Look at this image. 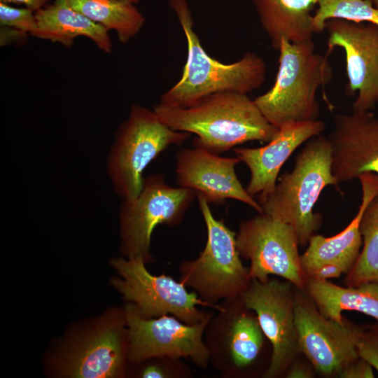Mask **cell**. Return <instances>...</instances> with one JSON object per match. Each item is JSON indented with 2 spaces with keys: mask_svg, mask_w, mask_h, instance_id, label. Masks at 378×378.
Returning a JSON list of instances; mask_svg holds the SVG:
<instances>
[{
  "mask_svg": "<svg viewBox=\"0 0 378 378\" xmlns=\"http://www.w3.org/2000/svg\"><path fill=\"white\" fill-rule=\"evenodd\" d=\"M154 111L170 128L195 134L194 146L220 155L250 141L269 142L278 132L248 94L220 92L188 107L158 103Z\"/></svg>",
  "mask_w": 378,
  "mask_h": 378,
  "instance_id": "cell-1",
  "label": "cell"
},
{
  "mask_svg": "<svg viewBox=\"0 0 378 378\" xmlns=\"http://www.w3.org/2000/svg\"><path fill=\"white\" fill-rule=\"evenodd\" d=\"M278 51L275 81L254 99L255 104L277 128L290 122L318 120L317 91L332 78L328 57L316 52L313 39L296 43L282 38Z\"/></svg>",
  "mask_w": 378,
  "mask_h": 378,
  "instance_id": "cell-3",
  "label": "cell"
},
{
  "mask_svg": "<svg viewBox=\"0 0 378 378\" xmlns=\"http://www.w3.org/2000/svg\"><path fill=\"white\" fill-rule=\"evenodd\" d=\"M328 139L332 172L338 183L365 172L378 175V118L372 113L353 111L337 115Z\"/></svg>",
  "mask_w": 378,
  "mask_h": 378,
  "instance_id": "cell-17",
  "label": "cell"
},
{
  "mask_svg": "<svg viewBox=\"0 0 378 378\" xmlns=\"http://www.w3.org/2000/svg\"><path fill=\"white\" fill-rule=\"evenodd\" d=\"M197 196L183 187H172L160 174L144 178L137 197L122 200L119 210L120 252L127 258L153 261L150 254L152 233L158 225L180 224Z\"/></svg>",
  "mask_w": 378,
  "mask_h": 378,
  "instance_id": "cell-7",
  "label": "cell"
},
{
  "mask_svg": "<svg viewBox=\"0 0 378 378\" xmlns=\"http://www.w3.org/2000/svg\"><path fill=\"white\" fill-rule=\"evenodd\" d=\"M125 1H127L132 2L133 4H136V3L139 2V0H125Z\"/></svg>",
  "mask_w": 378,
  "mask_h": 378,
  "instance_id": "cell-34",
  "label": "cell"
},
{
  "mask_svg": "<svg viewBox=\"0 0 378 378\" xmlns=\"http://www.w3.org/2000/svg\"><path fill=\"white\" fill-rule=\"evenodd\" d=\"M260 22L278 51L281 41L302 43L315 34L312 11L318 0H252Z\"/></svg>",
  "mask_w": 378,
  "mask_h": 378,
  "instance_id": "cell-21",
  "label": "cell"
},
{
  "mask_svg": "<svg viewBox=\"0 0 378 378\" xmlns=\"http://www.w3.org/2000/svg\"><path fill=\"white\" fill-rule=\"evenodd\" d=\"M289 378H309L312 377V372L301 365H294L287 373Z\"/></svg>",
  "mask_w": 378,
  "mask_h": 378,
  "instance_id": "cell-32",
  "label": "cell"
},
{
  "mask_svg": "<svg viewBox=\"0 0 378 378\" xmlns=\"http://www.w3.org/2000/svg\"><path fill=\"white\" fill-rule=\"evenodd\" d=\"M0 24L31 34L37 28L35 12L29 8H18L0 1Z\"/></svg>",
  "mask_w": 378,
  "mask_h": 378,
  "instance_id": "cell-27",
  "label": "cell"
},
{
  "mask_svg": "<svg viewBox=\"0 0 378 378\" xmlns=\"http://www.w3.org/2000/svg\"><path fill=\"white\" fill-rule=\"evenodd\" d=\"M190 136L170 128L154 110L132 104L115 132L107 158V173L115 193L122 200L137 197L147 166L169 146L180 145Z\"/></svg>",
  "mask_w": 378,
  "mask_h": 378,
  "instance_id": "cell-5",
  "label": "cell"
},
{
  "mask_svg": "<svg viewBox=\"0 0 378 378\" xmlns=\"http://www.w3.org/2000/svg\"><path fill=\"white\" fill-rule=\"evenodd\" d=\"M376 8H378V0H369Z\"/></svg>",
  "mask_w": 378,
  "mask_h": 378,
  "instance_id": "cell-33",
  "label": "cell"
},
{
  "mask_svg": "<svg viewBox=\"0 0 378 378\" xmlns=\"http://www.w3.org/2000/svg\"><path fill=\"white\" fill-rule=\"evenodd\" d=\"M313 15L314 32L321 33L326 22L332 18L378 26V8L369 0H318Z\"/></svg>",
  "mask_w": 378,
  "mask_h": 378,
  "instance_id": "cell-25",
  "label": "cell"
},
{
  "mask_svg": "<svg viewBox=\"0 0 378 378\" xmlns=\"http://www.w3.org/2000/svg\"><path fill=\"white\" fill-rule=\"evenodd\" d=\"M319 120L290 122L279 128L267 144L259 148H236V157L249 169L248 193L258 196L260 204L274 191L279 173L293 151L325 130Z\"/></svg>",
  "mask_w": 378,
  "mask_h": 378,
  "instance_id": "cell-18",
  "label": "cell"
},
{
  "mask_svg": "<svg viewBox=\"0 0 378 378\" xmlns=\"http://www.w3.org/2000/svg\"><path fill=\"white\" fill-rule=\"evenodd\" d=\"M129 332L130 365L155 356H171L190 360L199 368L209 366V356L204 332L213 316L188 325L172 315L145 318L134 306L124 307Z\"/></svg>",
  "mask_w": 378,
  "mask_h": 378,
  "instance_id": "cell-12",
  "label": "cell"
},
{
  "mask_svg": "<svg viewBox=\"0 0 378 378\" xmlns=\"http://www.w3.org/2000/svg\"><path fill=\"white\" fill-rule=\"evenodd\" d=\"M55 1V0H0L1 2L7 4L23 5L25 8H29L34 12Z\"/></svg>",
  "mask_w": 378,
  "mask_h": 378,
  "instance_id": "cell-31",
  "label": "cell"
},
{
  "mask_svg": "<svg viewBox=\"0 0 378 378\" xmlns=\"http://www.w3.org/2000/svg\"><path fill=\"white\" fill-rule=\"evenodd\" d=\"M207 232L206 245L194 260L179 266L180 281L192 288L211 308L225 300L241 297L251 278L241 262L237 234L214 216L209 204L197 195Z\"/></svg>",
  "mask_w": 378,
  "mask_h": 378,
  "instance_id": "cell-6",
  "label": "cell"
},
{
  "mask_svg": "<svg viewBox=\"0 0 378 378\" xmlns=\"http://www.w3.org/2000/svg\"><path fill=\"white\" fill-rule=\"evenodd\" d=\"M127 375L138 378H190L192 372L182 358L155 356L130 364Z\"/></svg>",
  "mask_w": 378,
  "mask_h": 378,
  "instance_id": "cell-26",
  "label": "cell"
},
{
  "mask_svg": "<svg viewBox=\"0 0 378 378\" xmlns=\"http://www.w3.org/2000/svg\"><path fill=\"white\" fill-rule=\"evenodd\" d=\"M331 147L321 134L307 141L290 172L284 174L274 191L260 204L263 213L294 230L299 244L305 245L319 227L314 207L321 191L338 181L332 172Z\"/></svg>",
  "mask_w": 378,
  "mask_h": 378,
  "instance_id": "cell-4",
  "label": "cell"
},
{
  "mask_svg": "<svg viewBox=\"0 0 378 378\" xmlns=\"http://www.w3.org/2000/svg\"><path fill=\"white\" fill-rule=\"evenodd\" d=\"M218 304L204 332L209 363L224 378L240 377L260 358L266 337L241 297Z\"/></svg>",
  "mask_w": 378,
  "mask_h": 378,
  "instance_id": "cell-10",
  "label": "cell"
},
{
  "mask_svg": "<svg viewBox=\"0 0 378 378\" xmlns=\"http://www.w3.org/2000/svg\"><path fill=\"white\" fill-rule=\"evenodd\" d=\"M294 311L299 349L317 371L338 374L359 358L356 346L358 328L326 318L302 295L295 297Z\"/></svg>",
  "mask_w": 378,
  "mask_h": 378,
  "instance_id": "cell-15",
  "label": "cell"
},
{
  "mask_svg": "<svg viewBox=\"0 0 378 378\" xmlns=\"http://www.w3.org/2000/svg\"><path fill=\"white\" fill-rule=\"evenodd\" d=\"M128 354L125 309L115 308L68 340L56 358L55 370L66 377H125Z\"/></svg>",
  "mask_w": 378,
  "mask_h": 378,
  "instance_id": "cell-8",
  "label": "cell"
},
{
  "mask_svg": "<svg viewBox=\"0 0 378 378\" xmlns=\"http://www.w3.org/2000/svg\"><path fill=\"white\" fill-rule=\"evenodd\" d=\"M363 247L358 260L347 274L348 286L378 282V195L365 209L360 223Z\"/></svg>",
  "mask_w": 378,
  "mask_h": 378,
  "instance_id": "cell-24",
  "label": "cell"
},
{
  "mask_svg": "<svg viewBox=\"0 0 378 378\" xmlns=\"http://www.w3.org/2000/svg\"><path fill=\"white\" fill-rule=\"evenodd\" d=\"M239 162L237 157H222L200 147L183 148L176 155V181L179 186L202 195L209 204L218 205L233 199L262 214V206L236 174L235 166Z\"/></svg>",
  "mask_w": 378,
  "mask_h": 378,
  "instance_id": "cell-16",
  "label": "cell"
},
{
  "mask_svg": "<svg viewBox=\"0 0 378 378\" xmlns=\"http://www.w3.org/2000/svg\"><path fill=\"white\" fill-rule=\"evenodd\" d=\"M108 31H116L120 43H127L143 27L145 18L134 4L125 0H64Z\"/></svg>",
  "mask_w": 378,
  "mask_h": 378,
  "instance_id": "cell-23",
  "label": "cell"
},
{
  "mask_svg": "<svg viewBox=\"0 0 378 378\" xmlns=\"http://www.w3.org/2000/svg\"><path fill=\"white\" fill-rule=\"evenodd\" d=\"M356 346L359 357L370 363L378 373V326L368 331L359 329Z\"/></svg>",
  "mask_w": 378,
  "mask_h": 378,
  "instance_id": "cell-28",
  "label": "cell"
},
{
  "mask_svg": "<svg viewBox=\"0 0 378 378\" xmlns=\"http://www.w3.org/2000/svg\"><path fill=\"white\" fill-rule=\"evenodd\" d=\"M338 374L342 378H372L374 377L372 366L360 357L344 367Z\"/></svg>",
  "mask_w": 378,
  "mask_h": 378,
  "instance_id": "cell-29",
  "label": "cell"
},
{
  "mask_svg": "<svg viewBox=\"0 0 378 378\" xmlns=\"http://www.w3.org/2000/svg\"><path fill=\"white\" fill-rule=\"evenodd\" d=\"M236 239L241 257L250 260L251 279L265 282L276 275L298 287L304 286L299 242L291 226L259 214L240 223Z\"/></svg>",
  "mask_w": 378,
  "mask_h": 378,
  "instance_id": "cell-11",
  "label": "cell"
},
{
  "mask_svg": "<svg viewBox=\"0 0 378 378\" xmlns=\"http://www.w3.org/2000/svg\"><path fill=\"white\" fill-rule=\"evenodd\" d=\"M328 54L342 48L348 83L346 92L357 94L354 111H369L378 103V26L332 18L326 22Z\"/></svg>",
  "mask_w": 378,
  "mask_h": 378,
  "instance_id": "cell-14",
  "label": "cell"
},
{
  "mask_svg": "<svg viewBox=\"0 0 378 378\" xmlns=\"http://www.w3.org/2000/svg\"><path fill=\"white\" fill-rule=\"evenodd\" d=\"M169 4L185 34L187 58L181 78L162 94L160 103L188 107L217 92L248 94L264 83L267 66L260 56L247 52L230 64L211 57L195 31L187 0H169Z\"/></svg>",
  "mask_w": 378,
  "mask_h": 378,
  "instance_id": "cell-2",
  "label": "cell"
},
{
  "mask_svg": "<svg viewBox=\"0 0 378 378\" xmlns=\"http://www.w3.org/2000/svg\"><path fill=\"white\" fill-rule=\"evenodd\" d=\"M306 286L309 297L326 318L344 322L343 311H356L378 321V282L344 288L326 279L309 277Z\"/></svg>",
  "mask_w": 378,
  "mask_h": 378,
  "instance_id": "cell-22",
  "label": "cell"
},
{
  "mask_svg": "<svg viewBox=\"0 0 378 378\" xmlns=\"http://www.w3.org/2000/svg\"><path fill=\"white\" fill-rule=\"evenodd\" d=\"M36 29L34 37L71 47L74 39L85 36L103 52L111 53L112 42L108 31L83 14L69 7L64 0H55L35 12Z\"/></svg>",
  "mask_w": 378,
  "mask_h": 378,
  "instance_id": "cell-20",
  "label": "cell"
},
{
  "mask_svg": "<svg viewBox=\"0 0 378 378\" xmlns=\"http://www.w3.org/2000/svg\"><path fill=\"white\" fill-rule=\"evenodd\" d=\"M362 188V200L358 211L348 226L341 232L330 237L313 235L306 251L300 256L302 267L310 277L320 267L326 264L340 266L349 273L360 255L363 239L360 223L370 202L378 195V175L365 172L359 175Z\"/></svg>",
  "mask_w": 378,
  "mask_h": 378,
  "instance_id": "cell-19",
  "label": "cell"
},
{
  "mask_svg": "<svg viewBox=\"0 0 378 378\" xmlns=\"http://www.w3.org/2000/svg\"><path fill=\"white\" fill-rule=\"evenodd\" d=\"M27 35L28 33L19 29L1 26L0 45L2 47L10 43L24 42Z\"/></svg>",
  "mask_w": 378,
  "mask_h": 378,
  "instance_id": "cell-30",
  "label": "cell"
},
{
  "mask_svg": "<svg viewBox=\"0 0 378 378\" xmlns=\"http://www.w3.org/2000/svg\"><path fill=\"white\" fill-rule=\"evenodd\" d=\"M291 283L251 279L241 298L253 311L272 346L269 367L263 377L274 378L288 368L300 351L295 321V297Z\"/></svg>",
  "mask_w": 378,
  "mask_h": 378,
  "instance_id": "cell-13",
  "label": "cell"
},
{
  "mask_svg": "<svg viewBox=\"0 0 378 378\" xmlns=\"http://www.w3.org/2000/svg\"><path fill=\"white\" fill-rule=\"evenodd\" d=\"M110 263L120 276L111 279L113 286L143 318L172 315L194 325L211 314L198 308L211 306L195 292H189L181 281L170 276L150 273L141 258H115Z\"/></svg>",
  "mask_w": 378,
  "mask_h": 378,
  "instance_id": "cell-9",
  "label": "cell"
}]
</instances>
